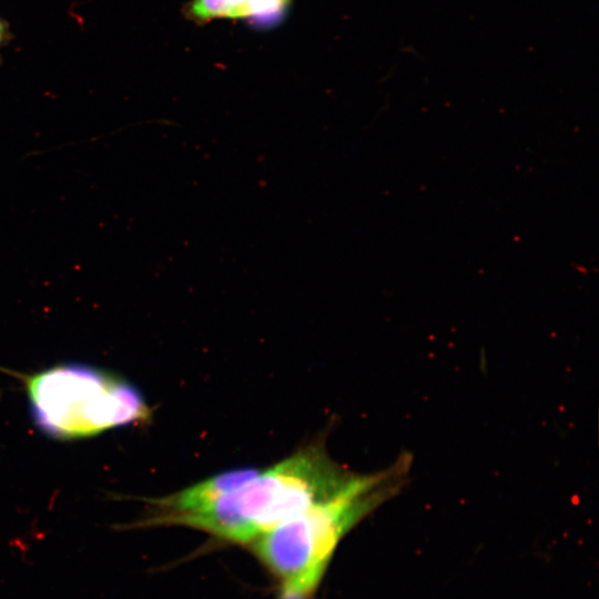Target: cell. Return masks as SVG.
Wrapping results in <instances>:
<instances>
[{"label":"cell","instance_id":"6da1fadb","mask_svg":"<svg viewBox=\"0 0 599 599\" xmlns=\"http://www.w3.org/2000/svg\"><path fill=\"white\" fill-rule=\"evenodd\" d=\"M355 473L334 461L323 444L307 445L260 471L212 504L173 518L232 542H253L275 526L339 491Z\"/></svg>","mask_w":599,"mask_h":599},{"label":"cell","instance_id":"7a4b0ae2","mask_svg":"<svg viewBox=\"0 0 599 599\" xmlns=\"http://www.w3.org/2000/svg\"><path fill=\"white\" fill-rule=\"evenodd\" d=\"M410 459L402 455L387 469L354 474L333 496L275 526L252 544L258 558L284 587L311 592L343 536L403 488Z\"/></svg>","mask_w":599,"mask_h":599},{"label":"cell","instance_id":"3957f363","mask_svg":"<svg viewBox=\"0 0 599 599\" xmlns=\"http://www.w3.org/2000/svg\"><path fill=\"white\" fill-rule=\"evenodd\" d=\"M20 378L33 425L55 440L89 438L151 417L134 384L92 364L67 362Z\"/></svg>","mask_w":599,"mask_h":599},{"label":"cell","instance_id":"277c9868","mask_svg":"<svg viewBox=\"0 0 599 599\" xmlns=\"http://www.w3.org/2000/svg\"><path fill=\"white\" fill-rule=\"evenodd\" d=\"M291 0H190L191 18L207 22L214 19H254L270 21L283 14Z\"/></svg>","mask_w":599,"mask_h":599},{"label":"cell","instance_id":"5b68a950","mask_svg":"<svg viewBox=\"0 0 599 599\" xmlns=\"http://www.w3.org/2000/svg\"><path fill=\"white\" fill-rule=\"evenodd\" d=\"M309 592L284 587L280 599H307Z\"/></svg>","mask_w":599,"mask_h":599},{"label":"cell","instance_id":"8992f818","mask_svg":"<svg viewBox=\"0 0 599 599\" xmlns=\"http://www.w3.org/2000/svg\"><path fill=\"white\" fill-rule=\"evenodd\" d=\"M3 39H4V24L0 20V44L2 43Z\"/></svg>","mask_w":599,"mask_h":599}]
</instances>
